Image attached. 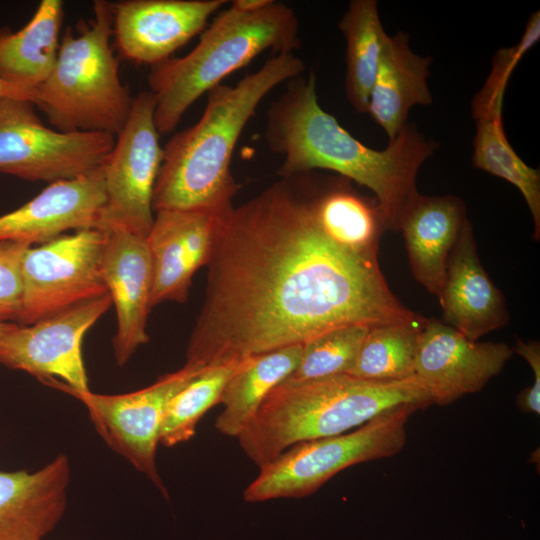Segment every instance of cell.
I'll list each match as a JSON object with an SVG mask.
<instances>
[{
  "label": "cell",
  "instance_id": "6da1fadb",
  "mask_svg": "<svg viewBox=\"0 0 540 540\" xmlns=\"http://www.w3.org/2000/svg\"><path fill=\"white\" fill-rule=\"evenodd\" d=\"M205 298L186 363L200 367L304 344L329 330L421 318L390 290L377 257L350 250L315 215L310 172L218 218Z\"/></svg>",
  "mask_w": 540,
  "mask_h": 540
},
{
  "label": "cell",
  "instance_id": "7a4b0ae2",
  "mask_svg": "<svg viewBox=\"0 0 540 540\" xmlns=\"http://www.w3.org/2000/svg\"><path fill=\"white\" fill-rule=\"evenodd\" d=\"M265 141L283 156L281 177L325 169L370 189L387 228L398 229L407 199L417 191L421 165L437 149L413 124L406 123L384 150L365 146L319 104L316 75H298L267 113Z\"/></svg>",
  "mask_w": 540,
  "mask_h": 540
},
{
  "label": "cell",
  "instance_id": "3957f363",
  "mask_svg": "<svg viewBox=\"0 0 540 540\" xmlns=\"http://www.w3.org/2000/svg\"><path fill=\"white\" fill-rule=\"evenodd\" d=\"M304 70L301 58L280 53L234 86L219 84L209 90L200 119L163 147L153 211H194L217 217L227 213L237 191L231 159L243 129L273 88Z\"/></svg>",
  "mask_w": 540,
  "mask_h": 540
},
{
  "label": "cell",
  "instance_id": "277c9868",
  "mask_svg": "<svg viewBox=\"0 0 540 540\" xmlns=\"http://www.w3.org/2000/svg\"><path fill=\"white\" fill-rule=\"evenodd\" d=\"M401 405H432L416 376L374 381L340 374L292 382L270 391L256 416L237 437L259 468L300 442L349 432Z\"/></svg>",
  "mask_w": 540,
  "mask_h": 540
},
{
  "label": "cell",
  "instance_id": "5b68a950",
  "mask_svg": "<svg viewBox=\"0 0 540 540\" xmlns=\"http://www.w3.org/2000/svg\"><path fill=\"white\" fill-rule=\"evenodd\" d=\"M300 46L298 18L286 4L272 0L247 11L231 3L188 54L151 66L147 81L159 134L172 132L199 97L261 53H293Z\"/></svg>",
  "mask_w": 540,
  "mask_h": 540
},
{
  "label": "cell",
  "instance_id": "8992f818",
  "mask_svg": "<svg viewBox=\"0 0 540 540\" xmlns=\"http://www.w3.org/2000/svg\"><path fill=\"white\" fill-rule=\"evenodd\" d=\"M111 37V2L105 0L93 2V16L76 30L65 28L50 75L34 89L33 104L54 129L116 136L125 125L134 97L120 80Z\"/></svg>",
  "mask_w": 540,
  "mask_h": 540
},
{
  "label": "cell",
  "instance_id": "52a82bcc",
  "mask_svg": "<svg viewBox=\"0 0 540 540\" xmlns=\"http://www.w3.org/2000/svg\"><path fill=\"white\" fill-rule=\"evenodd\" d=\"M418 410L397 406L349 432L293 445L260 468L245 488L244 500L303 498L350 466L395 456L403 450L407 422Z\"/></svg>",
  "mask_w": 540,
  "mask_h": 540
},
{
  "label": "cell",
  "instance_id": "ba28073f",
  "mask_svg": "<svg viewBox=\"0 0 540 540\" xmlns=\"http://www.w3.org/2000/svg\"><path fill=\"white\" fill-rule=\"evenodd\" d=\"M115 136L60 132L46 126L28 100L0 98V172L50 183L88 174L104 164Z\"/></svg>",
  "mask_w": 540,
  "mask_h": 540
},
{
  "label": "cell",
  "instance_id": "9c48e42d",
  "mask_svg": "<svg viewBox=\"0 0 540 540\" xmlns=\"http://www.w3.org/2000/svg\"><path fill=\"white\" fill-rule=\"evenodd\" d=\"M205 368L185 363L179 370L161 376L148 387L117 395L79 391L54 378L41 381L81 401L107 445L168 497L156 467L161 425L174 396Z\"/></svg>",
  "mask_w": 540,
  "mask_h": 540
},
{
  "label": "cell",
  "instance_id": "30bf717a",
  "mask_svg": "<svg viewBox=\"0 0 540 540\" xmlns=\"http://www.w3.org/2000/svg\"><path fill=\"white\" fill-rule=\"evenodd\" d=\"M105 239L104 230L90 228L30 246L22 259V299L16 324L31 325L108 294L102 274Z\"/></svg>",
  "mask_w": 540,
  "mask_h": 540
},
{
  "label": "cell",
  "instance_id": "8fae6325",
  "mask_svg": "<svg viewBox=\"0 0 540 540\" xmlns=\"http://www.w3.org/2000/svg\"><path fill=\"white\" fill-rule=\"evenodd\" d=\"M155 98L139 92L102 170L105 203L98 229L123 228L146 238L153 225V191L163 159L154 121Z\"/></svg>",
  "mask_w": 540,
  "mask_h": 540
},
{
  "label": "cell",
  "instance_id": "7c38bea8",
  "mask_svg": "<svg viewBox=\"0 0 540 540\" xmlns=\"http://www.w3.org/2000/svg\"><path fill=\"white\" fill-rule=\"evenodd\" d=\"M111 305L108 293L31 325H17L0 335V364L28 372L40 381L61 379L73 389L90 390L82 340Z\"/></svg>",
  "mask_w": 540,
  "mask_h": 540
},
{
  "label": "cell",
  "instance_id": "4fadbf2b",
  "mask_svg": "<svg viewBox=\"0 0 540 540\" xmlns=\"http://www.w3.org/2000/svg\"><path fill=\"white\" fill-rule=\"evenodd\" d=\"M513 354L504 342L472 341L442 321L425 318L414 371L432 405L446 406L481 391Z\"/></svg>",
  "mask_w": 540,
  "mask_h": 540
},
{
  "label": "cell",
  "instance_id": "5bb4252c",
  "mask_svg": "<svg viewBox=\"0 0 540 540\" xmlns=\"http://www.w3.org/2000/svg\"><path fill=\"white\" fill-rule=\"evenodd\" d=\"M227 0H122L111 3L119 54L153 66L172 57Z\"/></svg>",
  "mask_w": 540,
  "mask_h": 540
},
{
  "label": "cell",
  "instance_id": "9a60e30c",
  "mask_svg": "<svg viewBox=\"0 0 540 540\" xmlns=\"http://www.w3.org/2000/svg\"><path fill=\"white\" fill-rule=\"evenodd\" d=\"M104 231L102 274L116 309L114 357L123 366L149 341L146 325L152 309L153 267L146 238L119 227Z\"/></svg>",
  "mask_w": 540,
  "mask_h": 540
},
{
  "label": "cell",
  "instance_id": "2e32d148",
  "mask_svg": "<svg viewBox=\"0 0 540 540\" xmlns=\"http://www.w3.org/2000/svg\"><path fill=\"white\" fill-rule=\"evenodd\" d=\"M218 218L194 211L155 212L146 237L153 267L152 308L187 300L194 273L209 261Z\"/></svg>",
  "mask_w": 540,
  "mask_h": 540
},
{
  "label": "cell",
  "instance_id": "e0dca14e",
  "mask_svg": "<svg viewBox=\"0 0 540 540\" xmlns=\"http://www.w3.org/2000/svg\"><path fill=\"white\" fill-rule=\"evenodd\" d=\"M104 203L102 167L50 183L29 202L0 216V242L43 244L68 230L98 228Z\"/></svg>",
  "mask_w": 540,
  "mask_h": 540
},
{
  "label": "cell",
  "instance_id": "ac0fdd59",
  "mask_svg": "<svg viewBox=\"0 0 540 540\" xmlns=\"http://www.w3.org/2000/svg\"><path fill=\"white\" fill-rule=\"evenodd\" d=\"M438 299L442 322L472 341L509 322L505 299L480 262L468 219L450 254Z\"/></svg>",
  "mask_w": 540,
  "mask_h": 540
},
{
  "label": "cell",
  "instance_id": "d6986e66",
  "mask_svg": "<svg viewBox=\"0 0 540 540\" xmlns=\"http://www.w3.org/2000/svg\"><path fill=\"white\" fill-rule=\"evenodd\" d=\"M70 479L65 454L35 472L0 471V540H42L65 513Z\"/></svg>",
  "mask_w": 540,
  "mask_h": 540
},
{
  "label": "cell",
  "instance_id": "ffe728a7",
  "mask_svg": "<svg viewBox=\"0 0 540 540\" xmlns=\"http://www.w3.org/2000/svg\"><path fill=\"white\" fill-rule=\"evenodd\" d=\"M463 201L452 195L426 196L414 192L398 219L413 277L439 297L450 254L466 222Z\"/></svg>",
  "mask_w": 540,
  "mask_h": 540
},
{
  "label": "cell",
  "instance_id": "44dd1931",
  "mask_svg": "<svg viewBox=\"0 0 540 540\" xmlns=\"http://www.w3.org/2000/svg\"><path fill=\"white\" fill-rule=\"evenodd\" d=\"M431 62V57H421L411 50L405 32L387 36L366 113L383 128L389 141L407 123L414 105L432 103L427 86Z\"/></svg>",
  "mask_w": 540,
  "mask_h": 540
},
{
  "label": "cell",
  "instance_id": "7402d4cb",
  "mask_svg": "<svg viewBox=\"0 0 540 540\" xmlns=\"http://www.w3.org/2000/svg\"><path fill=\"white\" fill-rule=\"evenodd\" d=\"M63 17V1L42 0L20 30L0 27V79L32 90L45 81L57 59Z\"/></svg>",
  "mask_w": 540,
  "mask_h": 540
},
{
  "label": "cell",
  "instance_id": "603a6c76",
  "mask_svg": "<svg viewBox=\"0 0 540 540\" xmlns=\"http://www.w3.org/2000/svg\"><path fill=\"white\" fill-rule=\"evenodd\" d=\"M302 344L246 357L221 395L224 409L215 421L223 435L238 437L256 416L263 401L297 368Z\"/></svg>",
  "mask_w": 540,
  "mask_h": 540
},
{
  "label": "cell",
  "instance_id": "cb8c5ba5",
  "mask_svg": "<svg viewBox=\"0 0 540 540\" xmlns=\"http://www.w3.org/2000/svg\"><path fill=\"white\" fill-rule=\"evenodd\" d=\"M310 178L314 211L322 228L342 246L377 257L379 239L387 228L377 201L357 194L346 178L323 185Z\"/></svg>",
  "mask_w": 540,
  "mask_h": 540
},
{
  "label": "cell",
  "instance_id": "d4e9b609",
  "mask_svg": "<svg viewBox=\"0 0 540 540\" xmlns=\"http://www.w3.org/2000/svg\"><path fill=\"white\" fill-rule=\"evenodd\" d=\"M503 104L472 107L476 119L473 165L518 188L534 221L535 240L540 236V172L529 167L510 145L503 127Z\"/></svg>",
  "mask_w": 540,
  "mask_h": 540
},
{
  "label": "cell",
  "instance_id": "484cf974",
  "mask_svg": "<svg viewBox=\"0 0 540 540\" xmlns=\"http://www.w3.org/2000/svg\"><path fill=\"white\" fill-rule=\"evenodd\" d=\"M346 40L345 89L353 108L366 113L387 34L375 0H353L340 20Z\"/></svg>",
  "mask_w": 540,
  "mask_h": 540
},
{
  "label": "cell",
  "instance_id": "4316f807",
  "mask_svg": "<svg viewBox=\"0 0 540 540\" xmlns=\"http://www.w3.org/2000/svg\"><path fill=\"white\" fill-rule=\"evenodd\" d=\"M425 318L371 327L349 375L374 381H397L415 376L418 337Z\"/></svg>",
  "mask_w": 540,
  "mask_h": 540
},
{
  "label": "cell",
  "instance_id": "83f0119b",
  "mask_svg": "<svg viewBox=\"0 0 540 540\" xmlns=\"http://www.w3.org/2000/svg\"><path fill=\"white\" fill-rule=\"evenodd\" d=\"M244 359L206 367L177 393L166 410L159 443L172 447L190 440L203 415L220 403L226 384L241 367Z\"/></svg>",
  "mask_w": 540,
  "mask_h": 540
},
{
  "label": "cell",
  "instance_id": "f1b7e54d",
  "mask_svg": "<svg viewBox=\"0 0 540 540\" xmlns=\"http://www.w3.org/2000/svg\"><path fill=\"white\" fill-rule=\"evenodd\" d=\"M369 329L363 325L338 327L308 340L302 344L297 368L285 380L301 382L348 374Z\"/></svg>",
  "mask_w": 540,
  "mask_h": 540
},
{
  "label": "cell",
  "instance_id": "f546056e",
  "mask_svg": "<svg viewBox=\"0 0 540 540\" xmlns=\"http://www.w3.org/2000/svg\"><path fill=\"white\" fill-rule=\"evenodd\" d=\"M25 242H0V323H16L22 299L21 265Z\"/></svg>",
  "mask_w": 540,
  "mask_h": 540
},
{
  "label": "cell",
  "instance_id": "4dcf8cb0",
  "mask_svg": "<svg viewBox=\"0 0 540 540\" xmlns=\"http://www.w3.org/2000/svg\"><path fill=\"white\" fill-rule=\"evenodd\" d=\"M531 366L534 375L533 384L522 390L517 398V407L523 413L540 414V344L538 341L517 339L512 348Z\"/></svg>",
  "mask_w": 540,
  "mask_h": 540
},
{
  "label": "cell",
  "instance_id": "1f68e13d",
  "mask_svg": "<svg viewBox=\"0 0 540 540\" xmlns=\"http://www.w3.org/2000/svg\"><path fill=\"white\" fill-rule=\"evenodd\" d=\"M34 97V90L15 86L0 79V98L24 99L33 103Z\"/></svg>",
  "mask_w": 540,
  "mask_h": 540
},
{
  "label": "cell",
  "instance_id": "d6a6232c",
  "mask_svg": "<svg viewBox=\"0 0 540 540\" xmlns=\"http://www.w3.org/2000/svg\"><path fill=\"white\" fill-rule=\"evenodd\" d=\"M272 0H235L231 3L239 9L255 11L264 8Z\"/></svg>",
  "mask_w": 540,
  "mask_h": 540
},
{
  "label": "cell",
  "instance_id": "836d02e7",
  "mask_svg": "<svg viewBox=\"0 0 540 540\" xmlns=\"http://www.w3.org/2000/svg\"><path fill=\"white\" fill-rule=\"evenodd\" d=\"M17 325L16 323H0V335L14 329Z\"/></svg>",
  "mask_w": 540,
  "mask_h": 540
}]
</instances>
